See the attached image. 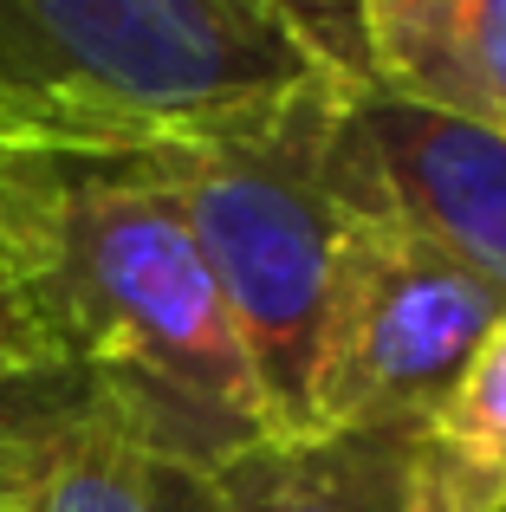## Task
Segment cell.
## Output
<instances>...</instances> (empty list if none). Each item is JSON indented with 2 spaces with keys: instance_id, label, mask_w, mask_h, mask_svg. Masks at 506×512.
Instances as JSON below:
<instances>
[{
  "instance_id": "1",
  "label": "cell",
  "mask_w": 506,
  "mask_h": 512,
  "mask_svg": "<svg viewBox=\"0 0 506 512\" xmlns=\"http://www.w3.org/2000/svg\"><path fill=\"white\" fill-rule=\"evenodd\" d=\"M20 299L59 370L208 474L273 435L163 150L20 156Z\"/></svg>"
},
{
  "instance_id": "2",
  "label": "cell",
  "mask_w": 506,
  "mask_h": 512,
  "mask_svg": "<svg viewBox=\"0 0 506 512\" xmlns=\"http://www.w3.org/2000/svg\"><path fill=\"white\" fill-rule=\"evenodd\" d=\"M312 78L273 0H0V104L52 150H163Z\"/></svg>"
},
{
  "instance_id": "3",
  "label": "cell",
  "mask_w": 506,
  "mask_h": 512,
  "mask_svg": "<svg viewBox=\"0 0 506 512\" xmlns=\"http://www.w3.org/2000/svg\"><path fill=\"white\" fill-rule=\"evenodd\" d=\"M344 78H312L266 111L163 143L169 182L234 318L273 435H305V383L344 240L331 188Z\"/></svg>"
},
{
  "instance_id": "4",
  "label": "cell",
  "mask_w": 506,
  "mask_h": 512,
  "mask_svg": "<svg viewBox=\"0 0 506 512\" xmlns=\"http://www.w3.org/2000/svg\"><path fill=\"white\" fill-rule=\"evenodd\" d=\"M500 318L506 292L468 260L396 214L344 208L338 273L305 383V435H416Z\"/></svg>"
},
{
  "instance_id": "5",
  "label": "cell",
  "mask_w": 506,
  "mask_h": 512,
  "mask_svg": "<svg viewBox=\"0 0 506 512\" xmlns=\"http://www.w3.org/2000/svg\"><path fill=\"white\" fill-rule=\"evenodd\" d=\"M0 512H221L215 474L163 448L104 383H0Z\"/></svg>"
},
{
  "instance_id": "6",
  "label": "cell",
  "mask_w": 506,
  "mask_h": 512,
  "mask_svg": "<svg viewBox=\"0 0 506 512\" xmlns=\"http://www.w3.org/2000/svg\"><path fill=\"white\" fill-rule=\"evenodd\" d=\"M331 188L344 208H377L468 260L506 292V143L442 111L344 78Z\"/></svg>"
},
{
  "instance_id": "7",
  "label": "cell",
  "mask_w": 506,
  "mask_h": 512,
  "mask_svg": "<svg viewBox=\"0 0 506 512\" xmlns=\"http://www.w3.org/2000/svg\"><path fill=\"white\" fill-rule=\"evenodd\" d=\"M364 78L506 143V0H351Z\"/></svg>"
},
{
  "instance_id": "8",
  "label": "cell",
  "mask_w": 506,
  "mask_h": 512,
  "mask_svg": "<svg viewBox=\"0 0 506 512\" xmlns=\"http://www.w3.org/2000/svg\"><path fill=\"white\" fill-rule=\"evenodd\" d=\"M221 512H409V435H266L215 467Z\"/></svg>"
},
{
  "instance_id": "9",
  "label": "cell",
  "mask_w": 506,
  "mask_h": 512,
  "mask_svg": "<svg viewBox=\"0 0 506 512\" xmlns=\"http://www.w3.org/2000/svg\"><path fill=\"white\" fill-rule=\"evenodd\" d=\"M409 512H506V318L409 435Z\"/></svg>"
},
{
  "instance_id": "10",
  "label": "cell",
  "mask_w": 506,
  "mask_h": 512,
  "mask_svg": "<svg viewBox=\"0 0 506 512\" xmlns=\"http://www.w3.org/2000/svg\"><path fill=\"white\" fill-rule=\"evenodd\" d=\"M33 370H59V363H52L46 344H39L26 299H20V292H0V383H13V376H33Z\"/></svg>"
},
{
  "instance_id": "11",
  "label": "cell",
  "mask_w": 506,
  "mask_h": 512,
  "mask_svg": "<svg viewBox=\"0 0 506 512\" xmlns=\"http://www.w3.org/2000/svg\"><path fill=\"white\" fill-rule=\"evenodd\" d=\"M0 292H20V156H0Z\"/></svg>"
},
{
  "instance_id": "12",
  "label": "cell",
  "mask_w": 506,
  "mask_h": 512,
  "mask_svg": "<svg viewBox=\"0 0 506 512\" xmlns=\"http://www.w3.org/2000/svg\"><path fill=\"white\" fill-rule=\"evenodd\" d=\"M39 150H52V143L39 137L20 111H7V104H0V156H39Z\"/></svg>"
}]
</instances>
